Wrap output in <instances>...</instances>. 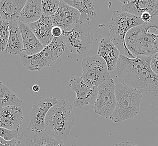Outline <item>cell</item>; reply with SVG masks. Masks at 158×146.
Wrapping results in <instances>:
<instances>
[{
  "label": "cell",
  "instance_id": "obj_10",
  "mask_svg": "<svg viewBox=\"0 0 158 146\" xmlns=\"http://www.w3.org/2000/svg\"><path fill=\"white\" fill-rule=\"evenodd\" d=\"M69 87L76 93L73 104L76 108L82 109L89 105H94L98 96V87L89 85L81 77L71 78Z\"/></svg>",
  "mask_w": 158,
  "mask_h": 146
},
{
  "label": "cell",
  "instance_id": "obj_11",
  "mask_svg": "<svg viewBox=\"0 0 158 146\" xmlns=\"http://www.w3.org/2000/svg\"><path fill=\"white\" fill-rule=\"evenodd\" d=\"M58 101L56 98L50 97L43 99L33 105L30 112V122L27 128L37 133L44 131L46 115Z\"/></svg>",
  "mask_w": 158,
  "mask_h": 146
},
{
  "label": "cell",
  "instance_id": "obj_35",
  "mask_svg": "<svg viewBox=\"0 0 158 146\" xmlns=\"http://www.w3.org/2000/svg\"><path fill=\"white\" fill-rule=\"evenodd\" d=\"M1 20V16H0V21Z\"/></svg>",
  "mask_w": 158,
  "mask_h": 146
},
{
  "label": "cell",
  "instance_id": "obj_6",
  "mask_svg": "<svg viewBox=\"0 0 158 146\" xmlns=\"http://www.w3.org/2000/svg\"><path fill=\"white\" fill-rule=\"evenodd\" d=\"M66 47L63 36L54 38L52 42L35 55L28 56L21 54V63L31 71H40L44 67H52L63 54Z\"/></svg>",
  "mask_w": 158,
  "mask_h": 146
},
{
  "label": "cell",
  "instance_id": "obj_29",
  "mask_svg": "<svg viewBox=\"0 0 158 146\" xmlns=\"http://www.w3.org/2000/svg\"><path fill=\"white\" fill-rule=\"evenodd\" d=\"M62 30L61 28L58 27H53L52 29V34L54 38H58L62 36Z\"/></svg>",
  "mask_w": 158,
  "mask_h": 146
},
{
  "label": "cell",
  "instance_id": "obj_33",
  "mask_svg": "<svg viewBox=\"0 0 158 146\" xmlns=\"http://www.w3.org/2000/svg\"><path fill=\"white\" fill-rule=\"evenodd\" d=\"M123 3V5H125V4H127V3H129L131 1H130V0H124V1H122V0H120L119 1Z\"/></svg>",
  "mask_w": 158,
  "mask_h": 146
},
{
  "label": "cell",
  "instance_id": "obj_7",
  "mask_svg": "<svg viewBox=\"0 0 158 146\" xmlns=\"http://www.w3.org/2000/svg\"><path fill=\"white\" fill-rule=\"evenodd\" d=\"M62 36L70 52L78 55L88 52L94 40V34L90 25L80 20L63 31Z\"/></svg>",
  "mask_w": 158,
  "mask_h": 146
},
{
  "label": "cell",
  "instance_id": "obj_8",
  "mask_svg": "<svg viewBox=\"0 0 158 146\" xmlns=\"http://www.w3.org/2000/svg\"><path fill=\"white\" fill-rule=\"evenodd\" d=\"M81 67L83 73L81 78L89 85L98 87L111 79L106 62L98 55L84 58Z\"/></svg>",
  "mask_w": 158,
  "mask_h": 146
},
{
  "label": "cell",
  "instance_id": "obj_28",
  "mask_svg": "<svg viewBox=\"0 0 158 146\" xmlns=\"http://www.w3.org/2000/svg\"><path fill=\"white\" fill-rule=\"evenodd\" d=\"M140 18L144 24H148L152 20V16L149 12H144L141 15Z\"/></svg>",
  "mask_w": 158,
  "mask_h": 146
},
{
  "label": "cell",
  "instance_id": "obj_34",
  "mask_svg": "<svg viewBox=\"0 0 158 146\" xmlns=\"http://www.w3.org/2000/svg\"><path fill=\"white\" fill-rule=\"evenodd\" d=\"M152 19H156V20H158V10L157 11V12L155 13V15L152 16Z\"/></svg>",
  "mask_w": 158,
  "mask_h": 146
},
{
  "label": "cell",
  "instance_id": "obj_20",
  "mask_svg": "<svg viewBox=\"0 0 158 146\" xmlns=\"http://www.w3.org/2000/svg\"><path fill=\"white\" fill-rule=\"evenodd\" d=\"M41 0H27L19 17L18 21L25 24L33 23L42 16Z\"/></svg>",
  "mask_w": 158,
  "mask_h": 146
},
{
  "label": "cell",
  "instance_id": "obj_2",
  "mask_svg": "<svg viewBox=\"0 0 158 146\" xmlns=\"http://www.w3.org/2000/svg\"><path fill=\"white\" fill-rule=\"evenodd\" d=\"M126 44L135 56H152L158 52V20L133 28L126 34Z\"/></svg>",
  "mask_w": 158,
  "mask_h": 146
},
{
  "label": "cell",
  "instance_id": "obj_22",
  "mask_svg": "<svg viewBox=\"0 0 158 146\" xmlns=\"http://www.w3.org/2000/svg\"><path fill=\"white\" fill-rule=\"evenodd\" d=\"M9 32L5 51L10 55H20L23 52V43L18 21H9Z\"/></svg>",
  "mask_w": 158,
  "mask_h": 146
},
{
  "label": "cell",
  "instance_id": "obj_26",
  "mask_svg": "<svg viewBox=\"0 0 158 146\" xmlns=\"http://www.w3.org/2000/svg\"><path fill=\"white\" fill-rule=\"evenodd\" d=\"M19 131V129L11 131L5 128H0V138H3L6 141L13 140L18 135Z\"/></svg>",
  "mask_w": 158,
  "mask_h": 146
},
{
  "label": "cell",
  "instance_id": "obj_16",
  "mask_svg": "<svg viewBox=\"0 0 158 146\" xmlns=\"http://www.w3.org/2000/svg\"><path fill=\"white\" fill-rule=\"evenodd\" d=\"M98 55L105 61L109 72L116 69L120 53L109 38H104L99 41Z\"/></svg>",
  "mask_w": 158,
  "mask_h": 146
},
{
  "label": "cell",
  "instance_id": "obj_31",
  "mask_svg": "<svg viewBox=\"0 0 158 146\" xmlns=\"http://www.w3.org/2000/svg\"><path fill=\"white\" fill-rule=\"evenodd\" d=\"M113 146H139L135 144L134 143L130 142V141H125V142H122L120 143H116L115 145Z\"/></svg>",
  "mask_w": 158,
  "mask_h": 146
},
{
  "label": "cell",
  "instance_id": "obj_3",
  "mask_svg": "<svg viewBox=\"0 0 158 146\" xmlns=\"http://www.w3.org/2000/svg\"><path fill=\"white\" fill-rule=\"evenodd\" d=\"M75 120L71 104L65 100H58L46 115L45 131L55 140H62L70 134Z\"/></svg>",
  "mask_w": 158,
  "mask_h": 146
},
{
  "label": "cell",
  "instance_id": "obj_27",
  "mask_svg": "<svg viewBox=\"0 0 158 146\" xmlns=\"http://www.w3.org/2000/svg\"><path fill=\"white\" fill-rule=\"evenodd\" d=\"M151 69L155 74L158 75V52L152 56Z\"/></svg>",
  "mask_w": 158,
  "mask_h": 146
},
{
  "label": "cell",
  "instance_id": "obj_24",
  "mask_svg": "<svg viewBox=\"0 0 158 146\" xmlns=\"http://www.w3.org/2000/svg\"><path fill=\"white\" fill-rule=\"evenodd\" d=\"M60 1L58 0H42V15L52 17L57 12Z\"/></svg>",
  "mask_w": 158,
  "mask_h": 146
},
{
  "label": "cell",
  "instance_id": "obj_21",
  "mask_svg": "<svg viewBox=\"0 0 158 146\" xmlns=\"http://www.w3.org/2000/svg\"><path fill=\"white\" fill-rule=\"evenodd\" d=\"M69 5L76 9L80 15V21L90 25V21L97 15L92 0H65Z\"/></svg>",
  "mask_w": 158,
  "mask_h": 146
},
{
  "label": "cell",
  "instance_id": "obj_1",
  "mask_svg": "<svg viewBox=\"0 0 158 146\" xmlns=\"http://www.w3.org/2000/svg\"><path fill=\"white\" fill-rule=\"evenodd\" d=\"M152 56L130 58L119 55L116 69L122 84L143 92H158V75L151 69Z\"/></svg>",
  "mask_w": 158,
  "mask_h": 146
},
{
  "label": "cell",
  "instance_id": "obj_13",
  "mask_svg": "<svg viewBox=\"0 0 158 146\" xmlns=\"http://www.w3.org/2000/svg\"><path fill=\"white\" fill-rule=\"evenodd\" d=\"M80 15L75 8L69 5L64 1H60L57 12L51 17L53 27L61 28L66 31L80 20Z\"/></svg>",
  "mask_w": 158,
  "mask_h": 146
},
{
  "label": "cell",
  "instance_id": "obj_32",
  "mask_svg": "<svg viewBox=\"0 0 158 146\" xmlns=\"http://www.w3.org/2000/svg\"><path fill=\"white\" fill-rule=\"evenodd\" d=\"M32 90L34 92H38L40 91V87L39 85H37V84H35V85H34L33 86Z\"/></svg>",
  "mask_w": 158,
  "mask_h": 146
},
{
  "label": "cell",
  "instance_id": "obj_15",
  "mask_svg": "<svg viewBox=\"0 0 158 146\" xmlns=\"http://www.w3.org/2000/svg\"><path fill=\"white\" fill-rule=\"evenodd\" d=\"M18 22L23 43L22 54L31 56L42 51L44 47L38 40L28 25L20 21Z\"/></svg>",
  "mask_w": 158,
  "mask_h": 146
},
{
  "label": "cell",
  "instance_id": "obj_23",
  "mask_svg": "<svg viewBox=\"0 0 158 146\" xmlns=\"http://www.w3.org/2000/svg\"><path fill=\"white\" fill-rule=\"evenodd\" d=\"M23 101L0 81V109L9 106L20 107Z\"/></svg>",
  "mask_w": 158,
  "mask_h": 146
},
{
  "label": "cell",
  "instance_id": "obj_25",
  "mask_svg": "<svg viewBox=\"0 0 158 146\" xmlns=\"http://www.w3.org/2000/svg\"><path fill=\"white\" fill-rule=\"evenodd\" d=\"M9 21H0V51H5L9 38Z\"/></svg>",
  "mask_w": 158,
  "mask_h": 146
},
{
  "label": "cell",
  "instance_id": "obj_17",
  "mask_svg": "<svg viewBox=\"0 0 158 146\" xmlns=\"http://www.w3.org/2000/svg\"><path fill=\"white\" fill-rule=\"evenodd\" d=\"M27 25L44 47L52 42L54 37L52 34L53 26L51 17L42 15L39 20Z\"/></svg>",
  "mask_w": 158,
  "mask_h": 146
},
{
  "label": "cell",
  "instance_id": "obj_18",
  "mask_svg": "<svg viewBox=\"0 0 158 146\" xmlns=\"http://www.w3.org/2000/svg\"><path fill=\"white\" fill-rule=\"evenodd\" d=\"M123 11L140 17L144 12H149L152 16L158 10V0H134L123 5Z\"/></svg>",
  "mask_w": 158,
  "mask_h": 146
},
{
  "label": "cell",
  "instance_id": "obj_30",
  "mask_svg": "<svg viewBox=\"0 0 158 146\" xmlns=\"http://www.w3.org/2000/svg\"><path fill=\"white\" fill-rule=\"evenodd\" d=\"M0 146H16V138L10 141H6L0 138Z\"/></svg>",
  "mask_w": 158,
  "mask_h": 146
},
{
  "label": "cell",
  "instance_id": "obj_5",
  "mask_svg": "<svg viewBox=\"0 0 158 146\" xmlns=\"http://www.w3.org/2000/svg\"><path fill=\"white\" fill-rule=\"evenodd\" d=\"M115 94L116 108L109 119L116 123L134 119L140 113L142 93L128 85L120 83L116 85Z\"/></svg>",
  "mask_w": 158,
  "mask_h": 146
},
{
  "label": "cell",
  "instance_id": "obj_9",
  "mask_svg": "<svg viewBox=\"0 0 158 146\" xmlns=\"http://www.w3.org/2000/svg\"><path fill=\"white\" fill-rule=\"evenodd\" d=\"M116 85L112 79L104 82L98 86V96L94 111L106 119H110L116 106Z\"/></svg>",
  "mask_w": 158,
  "mask_h": 146
},
{
  "label": "cell",
  "instance_id": "obj_14",
  "mask_svg": "<svg viewBox=\"0 0 158 146\" xmlns=\"http://www.w3.org/2000/svg\"><path fill=\"white\" fill-rule=\"evenodd\" d=\"M23 118L20 107L9 106L0 109V128L11 131L19 129Z\"/></svg>",
  "mask_w": 158,
  "mask_h": 146
},
{
  "label": "cell",
  "instance_id": "obj_19",
  "mask_svg": "<svg viewBox=\"0 0 158 146\" xmlns=\"http://www.w3.org/2000/svg\"><path fill=\"white\" fill-rule=\"evenodd\" d=\"M27 0H0V16L5 21H18Z\"/></svg>",
  "mask_w": 158,
  "mask_h": 146
},
{
  "label": "cell",
  "instance_id": "obj_12",
  "mask_svg": "<svg viewBox=\"0 0 158 146\" xmlns=\"http://www.w3.org/2000/svg\"><path fill=\"white\" fill-rule=\"evenodd\" d=\"M16 146H64V143L45 131L37 133L27 128L16 138Z\"/></svg>",
  "mask_w": 158,
  "mask_h": 146
},
{
  "label": "cell",
  "instance_id": "obj_4",
  "mask_svg": "<svg viewBox=\"0 0 158 146\" xmlns=\"http://www.w3.org/2000/svg\"><path fill=\"white\" fill-rule=\"evenodd\" d=\"M144 24L140 17L134 15L122 10H116L113 13L110 23L109 38L118 49L120 55L130 58L135 56L127 49L126 44V36L131 29Z\"/></svg>",
  "mask_w": 158,
  "mask_h": 146
}]
</instances>
